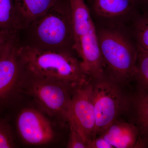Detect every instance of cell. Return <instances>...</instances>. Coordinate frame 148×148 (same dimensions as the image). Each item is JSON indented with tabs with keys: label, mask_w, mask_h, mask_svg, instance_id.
Wrapping results in <instances>:
<instances>
[{
	"label": "cell",
	"mask_w": 148,
	"mask_h": 148,
	"mask_svg": "<svg viewBox=\"0 0 148 148\" xmlns=\"http://www.w3.org/2000/svg\"><path fill=\"white\" fill-rule=\"evenodd\" d=\"M19 56L27 74L37 77L68 83L74 86L88 81L75 52L42 49L19 44Z\"/></svg>",
	"instance_id": "1"
},
{
	"label": "cell",
	"mask_w": 148,
	"mask_h": 148,
	"mask_svg": "<svg viewBox=\"0 0 148 148\" xmlns=\"http://www.w3.org/2000/svg\"><path fill=\"white\" fill-rule=\"evenodd\" d=\"M96 27L105 72L128 85L133 80L139 51L132 35L125 27Z\"/></svg>",
	"instance_id": "2"
},
{
	"label": "cell",
	"mask_w": 148,
	"mask_h": 148,
	"mask_svg": "<svg viewBox=\"0 0 148 148\" xmlns=\"http://www.w3.org/2000/svg\"><path fill=\"white\" fill-rule=\"evenodd\" d=\"M26 29L28 42L25 44L42 49L75 52L68 0H59Z\"/></svg>",
	"instance_id": "3"
},
{
	"label": "cell",
	"mask_w": 148,
	"mask_h": 148,
	"mask_svg": "<svg viewBox=\"0 0 148 148\" xmlns=\"http://www.w3.org/2000/svg\"><path fill=\"white\" fill-rule=\"evenodd\" d=\"M71 12L74 49L90 80L105 74L97 27L85 0H68Z\"/></svg>",
	"instance_id": "4"
},
{
	"label": "cell",
	"mask_w": 148,
	"mask_h": 148,
	"mask_svg": "<svg viewBox=\"0 0 148 148\" xmlns=\"http://www.w3.org/2000/svg\"><path fill=\"white\" fill-rule=\"evenodd\" d=\"M92 83L93 103L96 116V137L116 120L127 114L132 92L105 72Z\"/></svg>",
	"instance_id": "5"
},
{
	"label": "cell",
	"mask_w": 148,
	"mask_h": 148,
	"mask_svg": "<svg viewBox=\"0 0 148 148\" xmlns=\"http://www.w3.org/2000/svg\"><path fill=\"white\" fill-rule=\"evenodd\" d=\"M76 87L68 83L33 76L25 71L21 93H27L49 115L66 124Z\"/></svg>",
	"instance_id": "6"
},
{
	"label": "cell",
	"mask_w": 148,
	"mask_h": 148,
	"mask_svg": "<svg viewBox=\"0 0 148 148\" xmlns=\"http://www.w3.org/2000/svg\"><path fill=\"white\" fill-rule=\"evenodd\" d=\"M19 44V41L14 44L0 58V114L16 104L21 93L24 69Z\"/></svg>",
	"instance_id": "7"
},
{
	"label": "cell",
	"mask_w": 148,
	"mask_h": 148,
	"mask_svg": "<svg viewBox=\"0 0 148 148\" xmlns=\"http://www.w3.org/2000/svg\"><path fill=\"white\" fill-rule=\"evenodd\" d=\"M68 123L82 135L87 147L88 143L96 138V116L90 80L75 88L68 113Z\"/></svg>",
	"instance_id": "8"
},
{
	"label": "cell",
	"mask_w": 148,
	"mask_h": 148,
	"mask_svg": "<svg viewBox=\"0 0 148 148\" xmlns=\"http://www.w3.org/2000/svg\"><path fill=\"white\" fill-rule=\"evenodd\" d=\"M96 25L125 27L137 17L139 0H85Z\"/></svg>",
	"instance_id": "9"
},
{
	"label": "cell",
	"mask_w": 148,
	"mask_h": 148,
	"mask_svg": "<svg viewBox=\"0 0 148 148\" xmlns=\"http://www.w3.org/2000/svg\"><path fill=\"white\" fill-rule=\"evenodd\" d=\"M14 125L18 136L29 145H46L54 138L51 123L35 109L26 108L18 112L14 118Z\"/></svg>",
	"instance_id": "10"
},
{
	"label": "cell",
	"mask_w": 148,
	"mask_h": 148,
	"mask_svg": "<svg viewBox=\"0 0 148 148\" xmlns=\"http://www.w3.org/2000/svg\"><path fill=\"white\" fill-rule=\"evenodd\" d=\"M100 135L114 148H145L136 125L120 118L116 120Z\"/></svg>",
	"instance_id": "11"
},
{
	"label": "cell",
	"mask_w": 148,
	"mask_h": 148,
	"mask_svg": "<svg viewBox=\"0 0 148 148\" xmlns=\"http://www.w3.org/2000/svg\"><path fill=\"white\" fill-rule=\"evenodd\" d=\"M127 114L129 121L138 127L145 148H148V92H132Z\"/></svg>",
	"instance_id": "12"
},
{
	"label": "cell",
	"mask_w": 148,
	"mask_h": 148,
	"mask_svg": "<svg viewBox=\"0 0 148 148\" xmlns=\"http://www.w3.org/2000/svg\"><path fill=\"white\" fill-rule=\"evenodd\" d=\"M58 1L14 0L25 29L35 19L49 10Z\"/></svg>",
	"instance_id": "13"
},
{
	"label": "cell",
	"mask_w": 148,
	"mask_h": 148,
	"mask_svg": "<svg viewBox=\"0 0 148 148\" xmlns=\"http://www.w3.org/2000/svg\"><path fill=\"white\" fill-rule=\"evenodd\" d=\"M24 29L14 0H0V31L18 33Z\"/></svg>",
	"instance_id": "14"
},
{
	"label": "cell",
	"mask_w": 148,
	"mask_h": 148,
	"mask_svg": "<svg viewBox=\"0 0 148 148\" xmlns=\"http://www.w3.org/2000/svg\"><path fill=\"white\" fill-rule=\"evenodd\" d=\"M136 69L132 82L135 92H148V51L138 50Z\"/></svg>",
	"instance_id": "15"
},
{
	"label": "cell",
	"mask_w": 148,
	"mask_h": 148,
	"mask_svg": "<svg viewBox=\"0 0 148 148\" xmlns=\"http://www.w3.org/2000/svg\"><path fill=\"white\" fill-rule=\"evenodd\" d=\"M134 21L131 35L138 50L148 51V14L138 16Z\"/></svg>",
	"instance_id": "16"
},
{
	"label": "cell",
	"mask_w": 148,
	"mask_h": 148,
	"mask_svg": "<svg viewBox=\"0 0 148 148\" xmlns=\"http://www.w3.org/2000/svg\"><path fill=\"white\" fill-rule=\"evenodd\" d=\"M16 147L13 128L7 119L0 114V148Z\"/></svg>",
	"instance_id": "17"
},
{
	"label": "cell",
	"mask_w": 148,
	"mask_h": 148,
	"mask_svg": "<svg viewBox=\"0 0 148 148\" xmlns=\"http://www.w3.org/2000/svg\"><path fill=\"white\" fill-rule=\"evenodd\" d=\"M18 41V33L0 31V58L10 47Z\"/></svg>",
	"instance_id": "18"
},
{
	"label": "cell",
	"mask_w": 148,
	"mask_h": 148,
	"mask_svg": "<svg viewBox=\"0 0 148 148\" xmlns=\"http://www.w3.org/2000/svg\"><path fill=\"white\" fill-rule=\"evenodd\" d=\"M69 134L67 143L68 148H88L87 144L82 135L77 130L69 125Z\"/></svg>",
	"instance_id": "19"
},
{
	"label": "cell",
	"mask_w": 148,
	"mask_h": 148,
	"mask_svg": "<svg viewBox=\"0 0 148 148\" xmlns=\"http://www.w3.org/2000/svg\"><path fill=\"white\" fill-rule=\"evenodd\" d=\"M88 148H114L103 136H97L88 144Z\"/></svg>",
	"instance_id": "20"
},
{
	"label": "cell",
	"mask_w": 148,
	"mask_h": 148,
	"mask_svg": "<svg viewBox=\"0 0 148 148\" xmlns=\"http://www.w3.org/2000/svg\"><path fill=\"white\" fill-rule=\"evenodd\" d=\"M140 4L147 5L148 4V0H139Z\"/></svg>",
	"instance_id": "21"
}]
</instances>
